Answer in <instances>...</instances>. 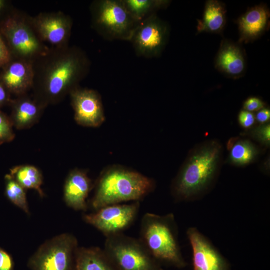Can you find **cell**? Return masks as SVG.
Returning <instances> with one entry per match:
<instances>
[{
  "label": "cell",
  "mask_w": 270,
  "mask_h": 270,
  "mask_svg": "<svg viewBox=\"0 0 270 270\" xmlns=\"http://www.w3.org/2000/svg\"><path fill=\"white\" fill-rule=\"evenodd\" d=\"M86 53L68 44L52 46L32 62V96L46 107L62 100L88 74Z\"/></svg>",
  "instance_id": "obj_1"
},
{
  "label": "cell",
  "mask_w": 270,
  "mask_h": 270,
  "mask_svg": "<svg viewBox=\"0 0 270 270\" xmlns=\"http://www.w3.org/2000/svg\"><path fill=\"white\" fill-rule=\"evenodd\" d=\"M222 154V146L216 140L203 142L191 150L172 182L174 200L193 201L206 194L218 176Z\"/></svg>",
  "instance_id": "obj_2"
},
{
  "label": "cell",
  "mask_w": 270,
  "mask_h": 270,
  "mask_svg": "<svg viewBox=\"0 0 270 270\" xmlns=\"http://www.w3.org/2000/svg\"><path fill=\"white\" fill-rule=\"evenodd\" d=\"M155 187L153 179L126 167L112 165L104 168L99 175L90 204L96 210L123 202H140Z\"/></svg>",
  "instance_id": "obj_3"
},
{
  "label": "cell",
  "mask_w": 270,
  "mask_h": 270,
  "mask_svg": "<svg viewBox=\"0 0 270 270\" xmlns=\"http://www.w3.org/2000/svg\"><path fill=\"white\" fill-rule=\"evenodd\" d=\"M178 226L172 213L164 215L146 212L142 217L139 240L151 256L177 268L186 265L178 242Z\"/></svg>",
  "instance_id": "obj_4"
},
{
  "label": "cell",
  "mask_w": 270,
  "mask_h": 270,
  "mask_svg": "<svg viewBox=\"0 0 270 270\" xmlns=\"http://www.w3.org/2000/svg\"><path fill=\"white\" fill-rule=\"evenodd\" d=\"M91 24L104 38L130 40L139 23L131 16L122 0H96L90 6Z\"/></svg>",
  "instance_id": "obj_5"
},
{
  "label": "cell",
  "mask_w": 270,
  "mask_h": 270,
  "mask_svg": "<svg viewBox=\"0 0 270 270\" xmlns=\"http://www.w3.org/2000/svg\"><path fill=\"white\" fill-rule=\"evenodd\" d=\"M0 33L12 58L33 62L49 48L36 35L30 17L22 14L9 16L2 21Z\"/></svg>",
  "instance_id": "obj_6"
},
{
  "label": "cell",
  "mask_w": 270,
  "mask_h": 270,
  "mask_svg": "<svg viewBox=\"0 0 270 270\" xmlns=\"http://www.w3.org/2000/svg\"><path fill=\"white\" fill-rule=\"evenodd\" d=\"M103 250L116 270H164L139 239L123 233L106 237Z\"/></svg>",
  "instance_id": "obj_7"
},
{
  "label": "cell",
  "mask_w": 270,
  "mask_h": 270,
  "mask_svg": "<svg viewBox=\"0 0 270 270\" xmlns=\"http://www.w3.org/2000/svg\"><path fill=\"white\" fill-rule=\"evenodd\" d=\"M76 237L64 233L48 240L30 258V270H74Z\"/></svg>",
  "instance_id": "obj_8"
},
{
  "label": "cell",
  "mask_w": 270,
  "mask_h": 270,
  "mask_svg": "<svg viewBox=\"0 0 270 270\" xmlns=\"http://www.w3.org/2000/svg\"><path fill=\"white\" fill-rule=\"evenodd\" d=\"M140 206L138 201L109 205L84 214L83 220L108 237L122 233L129 228L135 220Z\"/></svg>",
  "instance_id": "obj_9"
},
{
  "label": "cell",
  "mask_w": 270,
  "mask_h": 270,
  "mask_svg": "<svg viewBox=\"0 0 270 270\" xmlns=\"http://www.w3.org/2000/svg\"><path fill=\"white\" fill-rule=\"evenodd\" d=\"M166 24L154 14L140 22L130 40L136 54L145 58L159 56L168 36Z\"/></svg>",
  "instance_id": "obj_10"
},
{
  "label": "cell",
  "mask_w": 270,
  "mask_h": 270,
  "mask_svg": "<svg viewBox=\"0 0 270 270\" xmlns=\"http://www.w3.org/2000/svg\"><path fill=\"white\" fill-rule=\"evenodd\" d=\"M30 24L42 42L52 46L68 44L72 22L70 16L60 12H41L30 17Z\"/></svg>",
  "instance_id": "obj_11"
},
{
  "label": "cell",
  "mask_w": 270,
  "mask_h": 270,
  "mask_svg": "<svg viewBox=\"0 0 270 270\" xmlns=\"http://www.w3.org/2000/svg\"><path fill=\"white\" fill-rule=\"evenodd\" d=\"M74 119L82 126L96 128L105 120L103 104L96 90L78 86L70 94Z\"/></svg>",
  "instance_id": "obj_12"
},
{
  "label": "cell",
  "mask_w": 270,
  "mask_h": 270,
  "mask_svg": "<svg viewBox=\"0 0 270 270\" xmlns=\"http://www.w3.org/2000/svg\"><path fill=\"white\" fill-rule=\"evenodd\" d=\"M186 234L192 252L193 270H230L228 261L196 228H189Z\"/></svg>",
  "instance_id": "obj_13"
},
{
  "label": "cell",
  "mask_w": 270,
  "mask_h": 270,
  "mask_svg": "<svg viewBox=\"0 0 270 270\" xmlns=\"http://www.w3.org/2000/svg\"><path fill=\"white\" fill-rule=\"evenodd\" d=\"M2 68L0 80L10 94L20 96L32 90V62L12 58Z\"/></svg>",
  "instance_id": "obj_14"
},
{
  "label": "cell",
  "mask_w": 270,
  "mask_h": 270,
  "mask_svg": "<svg viewBox=\"0 0 270 270\" xmlns=\"http://www.w3.org/2000/svg\"><path fill=\"white\" fill-rule=\"evenodd\" d=\"M92 187L86 171L78 168L71 170L64 185L66 204L74 210L86 211L88 208L86 199Z\"/></svg>",
  "instance_id": "obj_15"
},
{
  "label": "cell",
  "mask_w": 270,
  "mask_h": 270,
  "mask_svg": "<svg viewBox=\"0 0 270 270\" xmlns=\"http://www.w3.org/2000/svg\"><path fill=\"white\" fill-rule=\"evenodd\" d=\"M12 110L10 118L13 126L18 130L30 128L36 124L46 106L32 96L26 94L11 100Z\"/></svg>",
  "instance_id": "obj_16"
},
{
  "label": "cell",
  "mask_w": 270,
  "mask_h": 270,
  "mask_svg": "<svg viewBox=\"0 0 270 270\" xmlns=\"http://www.w3.org/2000/svg\"><path fill=\"white\" fill-rule=\"evenodd\" d=\"M269 18V11L264 5L248 9L238 20L240 42H248L259 37L266 30Z\"/></svg>",
  "instance_id": "obj_17"
},
{
  "label": "cell",
  "mask_w": 270,
  "mask_h": 270,
  "mask_svg": "<svg viewBox=\"0 0 270 270\" xmlns=\"http://www.w3.org/2000/svg\"><path fill=\"white\" fill-rule=\"evenodd\" d=\"M215 63L220 71L233 78L240 76L246 67L242 50L238 46L228 41L222 42Z\"/></svg>",
  "instance_id": "obj_18"
},
{
  "label": "cell",
  "mask_w": 270,
  "mask_h": 270,
  "mask_svg": "<svg viewBox=\"0 0 270 270\" xmlns=\"http://www.w3.org/2000/svg\"><path fill=\"white\" fill-rule=\"evenodd\" d=\"M74 270H116L103 250L97 247L78 248Z\"/></svg>",
  "instance_id": "obj_19"
},
{
  "label": "cell",
  "mask_w": 270,
  "mask_h": 270,
  "mask_svg": "<svg viewBox=\"0 0 270 270\" xmlns=\"http://www.w3.org/2000/svg\"><path fill=\"white\" fill-rule=\"evenodd\" d=\"M226 10L224 4L218 0L206 2L202 19L198 20V32H220L226 24Z\"/></svg>",
  "instance_id": "obj_20"
},
{
  "label": "cell",
  "mask_w": 270,
  "mask_h": 270,
  "mask_svg": "<svg viewBox=\"0 0 270 270\" xmlns=\"http://www.w3.org/2000/svg\"><path fill=\"white\" fill-rule=\"evenodd\" d=\"M10 174L24 189H34L41 197L44 196L41 188L42 176L36 166L28 164L16 166L10 170Z\"/></svg>",
  "instance_id": "obj_21"
},
{
  "label": "cell",
  "mask_w": 270,
  "mask_h": 270,
  "mask_svg": "<svg viewBox=\"0 0 270 270\" xmlns=\"http://www.w3.org/2000/svg\"><path fill=\"white\" fill-rule=\"evenodd\" d=\"M122 1L128 12L138 23L156 14L157 10L166 6L170 2L169 1L165 0H122Z\"/></svg>",
  "instance_id": "obj_22"
},
{
  "label": "cell",
  "mask_w": 270,
  "mask_h": 270,
  "mask_svg": "<svg viewBox=\"0 0 270 270\" xmlns=\"http://www.w3.org/2000/svg\"><path fill=\"white\" fill-rule=\"evenodd\" d=\"M259 154L258 148L248 140H240L232 147L228 162L236 166H244L253 162Z\"/></svg>",
  "instance_id": "obj_23"
},
{
  "label": "cell",
  "mask_w": 270,
  "mask_h": 270,
  "mask_svg": "<svg viewBox=\"0 0 270 270\" xmlns=\"http://www.w3.org/2000/svg\"><path fill=\"white\" fill-rule=\"evenodd\" d=\"M6 194L8 198L26 213L29 210L25 189L18 183L10 174L6 176Z\"/></svg>",
  "instance_id": "obj_24"
},
{
  "label": "cell",
  "mask_w": 270,
  "mask_h": 270,
  "mask_svg": "<svg viewBox=\"0 0 270 270\" xmlns=\"http://www.w3.org/2000/svg\"><path fill=\"white\" fill-rule=\"evenodd\" d=\"M14 136L10 118L0 111V145L12 141Z\"/></svg>",
  "instance_id": "obj_25"
},
{
  "label": "cell",
  "mask_w": 270,
  "mask_h": 270,
  "mask_svg": "<svg viewBox=\"0 0 270 270\" xmlns=\"http://www.w3.org/2000/svg\"><path fill=\"white\" fill-rule=\"evenodd\" d=\"M251 136L256 140L266 146L270 144V123L260 124L254 128L250 132Z\"/></svg>",
  "instance_id": "obj_26"
},
{
  "label": "cell",
  "mask_w": 270,
  "mask_h": 270,
  "mask_svg": "<svg viewBox=\"0 0 270 270\" xmlns=\"http://www.w3.org/2000/svg\"><path fill=\"white\" fill-rule=\"evenodd\" d=\"M264 102L257 97L252 96L248 98L244 102L243 108L244 110L250 112H258L264 108Z\"/></svg>",
  "instance_id": "obj_27"
},
{
  "label": "cell",
  "mask_w": 270,
  "mask_h": 270,
  "mask_svg": "<svg viewBox=\"0 0 270 270\" xmlns=\"http://www.w3.org/2000/svg\"><path fill=\"white\" fill-rule=\"evenodd\" d=\"M255 116L252 112L242 110L238 115V120L240 125L244 128H251L254 124Z\"/></svg>",
  "instance_id": "obj_28"
},
{
  "label": "cell",
  "mask_w": 270,
  "mask_h": 270,
  "mask_svg": "<svg viewBox=\"0 0 270 270\" xmlns=\"http://www.w3.org/2000/svg\"><path fill=\"white\" fill-rule=\"evenodd\" d=\"M12 57L4 40L0 36V67H2L11 59Z\"/></svg>",
  "instance_id": "obj_29"
},
{
  "label": "cell",
  "mask_w": 270,
  "mask_h": 270,
  "mask_svg": "<svg viewBox=\"0 0 270 270\" xmlns=\"http://www.w3.org/2000/svg\"><path fill=\"white\" fill-rule=\"evenodd\" d=\"M13 262L10 256L0 248V270H12Z\"/></svg>",
  "instance_id": "obj_30"
},
{
  "label": "cell",
  "mask_w": 270,
  "mask_h": 270,
  "mask_svg": "<svg viewBox=\"0 0 270 270\" xmlns=\"http://www.w3.org/2000/svg\"><path fill=\"white\" fill-rule=\"evenodd\" d=\"M255 118L260 124L268 123L270 119V110L266 108H264L258 111Z\"/></svg>",
  "instance_id": "obj_31"
},
{
  "label": "cell",
  "mask_w": 270,
  "mask_h": 270,
  "mask_svg": "<svg viewBox=\"0 0 270 270\" xmlns=\"http://www.w3.org/2000/svg\"><path fill=\"white\" fill-rule=\"evenodd\" d=\"M10 94L0 80V108L11 102Z\"/></svg>",
  "instance_id": "obj_32"
},
{
  "label": "cell",
  "mask_w": 270,
  "mask_h": 270,
  "mask_svg": "<svg viewBox=\"0 0 270 270\" xmlns=\"http://www.w3.org/2000/svg\"><path fill=\"white\" fill-rule=\"evenodd\" d=\"M6 1L4 0H0V12H2L6 6Z\"/></svg>",
  "instance_id": "obj_33"
}]
</instances>
